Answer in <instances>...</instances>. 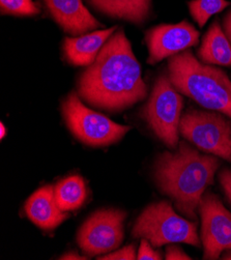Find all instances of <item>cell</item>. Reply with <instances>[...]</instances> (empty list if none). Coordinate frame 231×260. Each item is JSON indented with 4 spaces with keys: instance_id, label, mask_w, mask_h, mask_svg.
Returning a JSON list of instances; mask_svg holds the SVG:
<instances>
[{
    "instance_id": "cell-1",
    "label": "cell",
    "mask_w": 231,
    "mask_h": 260,
    "mask_svg": "<svg viewBox=\"0 0 231 260\" xmlns=\"http://www.w3.org/2000/svg\"><path fill=\"white\" fill-rule=\"evenodd\" d=\"M77 87L89 105L109 112L125 110L146 98L141 67L123 29L103 46L93 63L79 77Z\"/></svg>"
},
{
    "instance_id": "cell-2",
    "label": "cell",
    "mask_w": 231,
    "mask_h": 260,
    "mask_svg": "<svg viewBox=\"0 0 231 260\" xmlns=\"http://www.w3.org/2000/svg\"><path fill=\"white\" fill-rule=\"evenodd\" d=\"M219 166L217 158L202 154L181 141L176 152L159 155L153 175L159 190L173 200L176 209L186 217L196 219V210L205 190L213 184Z\"/></svg>"
},
{
    "instance_id": "cell-3",
    "label": "cell",
    "mask_w": 231,
    "mask_h": 260,
    "mask_svg": "<svg viewBox=\"0 0 231 260\" xmlns=\"http://www.w3.org/2000/svg\"><path fill=\"white\" fill-rule=\"evenodd\" d=\"M168 70L179 92L231 118V81L224 71L199 61L190 50L171 56Z\"/></svg>"
},
{
    "instance_id": "cell-4",
    "label": "cell",
    "mask_w": 231,
    "mask_h": 260,
    "mask_svg": "<svg viewBox=\"0 0 231 260\" xmlns=\"http://www.w3.org/2000/svg\"><path fill=\"white\" fill-rule=\"evenodd\" d=\"M132 235L147 240L153 247L173 243L200 247L196 224L178 216L167 201L148 205L138 217Z\"/></svg>"
},
{
    "instance_id": "cell-5",
    "label": "cell",
    "mask_w": 231,
    "mask_h": 260,
    "mask_svg": "<svg viewBox=\"0 0 231 260\" xmlns=\"http://www.w3.org/2000/svg\"><path fill=\"white\" fill-rule=\"evenodd\" d=\"M63 119L73 135L86 145L107 146L119 141L131 126L116 123L87 108L75 91L62 102Z\"/></svg>"
},
{
    "instance_id": "cell-6",
    "label": "cell",
    "mask_w": 231,
    "mask_h": 260,
    "mask_svg": "<svg viewBox=\"0 0 231 260\" xmlns=\"http://www.w3.org/2000/svg\"><path fill=\"white\" fill-rule=\"evenodd\" d=\"M184 100L167 75H161L153 85L143 110L144 118L155 134L170 148L178 144L179 122Z\"/></svg>"
},
{
    "instance_id": "cell-7",
    "label": "cell",
    "mask_w": 231,
    "mask_h": 260,
    "mask_svg": "<svg viewBox=\"0 0 231 260\" xmlns=\"http://www.w3.org/2000/svg\"><path fill=\"white\" fill-rule=\"evenodd\" d=\"M179 133L199 149L231 163V122L222 115L190 110L181 118Z\"/></svg>"
},
{
    "instance_id": "cell-8",
    "label": "cell",
    "mask_w": 231,
    "mask_h": 260,
    "mask_svg": "<svg viewBox=\"0 0 231 260\" xmlns=\"http://www.w3.org/2000/svg\"><path fill=\"white\" fill-rule=\"evenodd\" d=\"M126 213L116 209L94 212L81 225L77 242L88 257L116 250L123 241V222Z\"/></svg>"
},
{
    "instance_id": "cell-9",
    "label": "cell",
    "mask_w": 231,
    "mask_h": 260,
    "mask_svg": "<svg viewBox=\"0 0 231 260\" xmlns=\"http://www.w3.org/2000/svg\"><path fill=\"white\" fill-rule=\"evenodd\" d=\"M199 211L202 220L201 239L204 259H218L223 251L231 250V214L212 193L202 196Z\"/></svg>"
},
{
    "instance_id": "cell-10",
    "label": "cell",
    "mask_w": 231,
    "mask_h": 260,
    "mask_svg": "<svg viewBox=\"0 0 231 260\" xmlns=\"http://www.w3.org/2000/svg\"><path fill=\"white\" fill-rule=\"evenodd\" d=\"M199 36V31L186 21L156 26L146 32L147 62L156 64L167 57L188 50L198 44Z\"/></svg>"
},
{
    "instance_id": "cell-11",
    "label": "cell",
    "mask_w": 231,
    "mask_h": 260,
    "mask_svg": "<svg viewBox=\"0 0 231 260\" xmlns=\"http://www.w3.org/2000/svg\"><path fill=\"white\" fill-rule=\"evenodd\" d=\"M49 13L68 34L78 36L101 27L82 0H45Z\"/></svg>"
},
{
    "instance_id": "cell-12",
    "label": "cell",
    "mask_w": 231,
    "mask_h": 260,
    "mask_svg": "<svg viewBox=\"0 0 231 260\" xmlns=\"http://www.w3.org/2000/svg\"><path fill=\"white\" fill-rule=\"evenodd\" d=\"M25 213L31 222L44 230L59 226L69 214L59 209L53 186H45L34 193L25 204Z\"/></svg>"
},
{
    "instance_id": "cell-13",
    "label": "cell",
    "mask_w": 231,
    "mask_h": 260,
    "mask_svg": "<svg viewBox=\"0 0 231 260\" xmlns=\"http://www.w3.org/2000/svg\"><path fill=\"white\" fill-rule=\"evenodd\" d=\"M115 30L116 26L79 38H65L63 43V54L65 59L73 66L89 67L93 63L101 49Z\"/></svg>"
},
{
    "instance_id": "cell-14",
    "label": "cell",
    "mask_w": 231,
    "mask_h": 260,
    "mask_svg": "<svg viewBox=\"0 0 231 260\" xmlns=\"http://www.w3.org/2000/svg\"><path fill=\"white\" fill-rule=\"evenodd\" d=\"M198 57L205 64L231 66V43L218 22H214L203 37Z\"/></svg>"
},
{
    "instance_id": "cell-15",
    "label": "cell",
    "mask_w": 231,
    "mask_h": 260,
    "mask_svg": "<svg viewBox=\"0 0 231 260\" xmlns=\"http://www.w3.org/2000/svg\"><path fill=\"white\" fill-rule=\"evenodd\" d=\"M101 13L134 24H142L148 17L151 0H89Z\"/></svg>"
},
{
    "instance_id": "cell-16",
    "label": "cell",
    "mask_w": 231,
    "mask_h": 260,
    "mask_svg": "<svg viewBox=\"0 0 231 260\" xmlns=\"http://www.w3.org/2000/svg\"><path fill=\"white\" fill-rule=\"evenodd\" d=\"M54 192L59 209L67 213L78 210L87 196L84 180L78 175H73L59 181L54 187Z\"/></svg>"
},
{
    "instance_id": "cell-17",
    "label": "cell",
    "mask_w": 231,
    "mask_h": 260,
    "mask_svg": "<svg viewBox=\"0 0 231 260\" xmlns=\"http://www.w3.org/2000/svg\"><path fill=\"white\" fill-rule=\"evenodd\" d=\"M230 5L228 0H191L188 3L190 14L200 27H203L212 16Z\"/></svg>"
},
{
    "instance_id": "cell-18",
    "label": "cell",
    "mask_w": 231,
    "mask_h": 260,
    "mask_svg": "<svg viewBox=\"0 0 231 260\" xmlns=\"http://www.w3.org/2000/svg\"><path fill=\"white\" fill-rule=\"evenodd\" d=\"M0 10L3 15L35 16L40 13L34 0H0Z\"/></svg>"
},
{
    "instance_id": "cell-19",
    "label": "cell",
    "mask_w": 231,
    "mask_h": 260,
    "mask_svg": "<svg viewBox=\"0 0 231 260\" xmlns=\"http://www.w3.org/2000/svg\"><path fill=\"white\" fill-rule=\"evenodd\" d=\"M98 260H134L137 259V255L135 252V246L129 245L123 247L118 251L111 252L109 254H105L97 257Z\"/></svg>"
},
{
    "instance_id": "cell-20",
    "label": "cell",
    "mask_w": 231,
    "mask_h": 260,
    "mask_svg": "<svg viewBox=\"0 0 231 260\" xmlns=\"http://www.w3.org/2000/svg\"><path fill=\"white\" fill-rule=\"evenodd\" d=\"M137 259L139 260H160L162 259L161 254L153 250L149 244V242L145 239H142L141 241V245L138 251V255H137Z\"/></svg>"
},
{
    "instance_id": "cell-21",
    "label": "cell",
    "mask_w": 231,
    "mask_h": 260,
    "mask_svg": "<svg viewBox=\"0 0 231 260\" xmlns=\"http://www.w3.org/2000/svg\"><path fill=\"white\" fill-rule=\"evenodd\" d=\"M165 259L167 260H190L192 259L189 255H187L183 249H181L177 246L170 245L166 248V254Z\"/></svg>"
},
{
    "instance_id": "cell-22",
    "label": "cell",
    "mask_w": 231,
    "mask_h": 260,
    "mask_svg": "<svg viewBox=\"0 0 231 260\" xmlns=\"http://www.w3.org/2000/svg\"><path fill=\"white\" fill-rule=\"evenodd\" d=\"M219 179L221 187L223 188L225 195L231 204V170L224 169L219 174Z\"/></svg>"
},
{
    "instance_id": "cell-23",
    "label": "cell",
    "mask_w": 231,
    "mask_h": 260,
    "mask_svg": "<svg viewBox=\"0 0 231 260\" xmlns=\"http://www.w3.org/2000/svg\"><path fill=\"white\" fill-rule=\"evenodd\" d=\"M223 27H224V30H225V35L227 36L229 42L231 43V10L224 17Z\"/></svg>"
},
{
    "instance_id": "cell-24",
    "label": "cell",
    "mask_w": 231,
    "mask_h": 260,
    "mask_svg": "<svg viewBox=\"0 0 231 260\" xmlns=\"http://www.w3.org/2000/svg\"><path fill=\"white\" fill-rule=\"evenodd\" d=\"M59 259H65V260H68V259H74V260H85V259H87V256L85 255V256H81V255H79V254H77L76 252H69V253H67V254H64V255H62Z\"/></svg>"
},
{
    "instance_id": "cell-25",
    "label": "cell",
    "mask_w": 231,
    "mask_h": 260,
    "mask_svg": "<svg viewBox=\"0 0 231 260\" xmlns=\"http://www.w3.org/2000/svg\"><path fill=\"white\" fill-rule=\"evenodd\" d=\"M7 134V128H6V125L2 122V124H0V137H2V139L5 138Z\"/></svg>"
},
{
    "instance_id": "cell-26",
    "label": "cell",
    "mask_w": 231,
    "mask_h": 260,
    "mask_svg": "<svg viewBox=\"0 0 231 260\" xmlns=\"http://www.w3.org/2000/svg\"><path fill=\"white\" fill-rule=\"evenodd\" d=\"M222 258H223V259H228V260H231V253L229 252V253H226V254H224V255L222 256Z\"/></svg>"
}]
</instances>
